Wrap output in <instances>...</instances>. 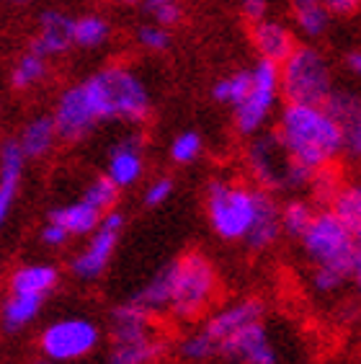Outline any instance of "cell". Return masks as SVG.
I'll list each match as a JSON object with an SVG mask.
<instances>
[{
	"instance_id": "6da1fadb",
	"label": "cell",
	"mask_w": 361,
	"mask_h": 364,
	"mask_svg": "<svg viewBox=\"0 0 361 364\" xmlns=\"http://www.w3.org/2000/svg\"><path fill=\"white\" fill-rule=\"evenodd\" d=\"M276 137L294 163L310 171L338 163L343 134L323 104H286L279 114Z\"/></svg>"
},
{
	"instance_id": "7a4b0ae2",
	"label": "cell",
	"mask_w": 361,
	"mask_h": 364,
	"mask_svg": "<svg viewBox=\"0 0 361 364\" xmlns=\"http://www.w3.org/2000/svg\"><path fill=\"white\" fill-rule=\"evenodd\" d=\"M98 122H124L142 127L153 114V96L134 68L124 63L106 65L80 83Z\"/></svg>"
},
{
	"instance_id": "3957f363",
	"label": "cell",
	"mask_w": 361,
	"mask_h": 364,
	"mask_svg": "<svg viewBox=\"0 0 361 364\" xmlns=\"http://www.w3.org/2000/svg\"><path fill=\"white\" fill-rule=\"evenodd\" d=\"M310 264L318 269H328L343 277L346 282H359L361 272V248L359 235L348 230L333 212L323 207L315 212L313 223L299 235Z\"/></svg>"
},
{
	"instance_id": "277c9868",
	"label": "cell",
	"mask_w": 361,
	"mask_h": 364,
	"mask_svg": "<svg viewBox=\"0 0 361 364\" xmlns=\"http://www.w3.org/2000/svg\"><path fill=\"white\" fill-rule=\"evenodd\" d=\"M264 194L266 189L261 186H248V183L230 181V178L209 181L204 204H207V220L217 238L230 240V243L245 240L258 218Z\"/></svg>"
},
{
	"instance_id": "5b68a950",
	"label": "cell",
	"mask_w": 361,
	"mask_h": 364,
	"mask_svg": "<svg viewBox=\"0 0 361 364\" xmlns=\"http://www.w3.org/2000/svg\"><path fill=\"white\" fill-rule=\"evenodd\" d=\"M166 269L168 284H171L168 313L178 321H196L199 316H204L220 284L215 264L204 253L188 251Z\"/></svg>"
},
{
	"instance_id": "8992f818",
	"label": "cell",
	"mask_w": 361,
	"mask_h": 364,
	"mask_svg": "<svg viewBox=\"0 0 361 364\" xmlns=\"http://www.w3.org/2000/svg\"><path fill=\"white\" fill-rule=\"evenodd\" d=\"M333 88V65L315 44H294L279 63V96L286 104H323Z\"/></svg>"
},
{
	"instance_id": "52a82bcc",
	"label": "cell",
	"mask_w": 361,
	"mask_h": 364,
	"mask_svg": "<svg viewBox=\"0 0 361 364\" xmlns=\"http://www.w3.org/2000/svg\"><path fill=\"white\" fill-rule=\"evenodd\" d=\"M248 145L245 161L253 173L256 186L266 191H286V189H305L310 181V168L294 163L286 150L279 142L276 132H256Z\"/></svg>"
},
{
	"instance_id": "ba28073f",
	"label": "cell",
	"mask_w": 361,
	"mask_h": 364,
	"mask_svg": "<svg viewBox=\"0 0 361 364\" xmlns=\"http://www.w3.org/2000/svg\"><path fill=\"white\" fill-rule=\"evenodd\" d=\"M279 104V65L258 57L250 68V88L240 104H235V129L243 137L261 132Z\"/></svg>"
},
{
	"instance_id": "9c48e42d",
	"label": "cell",
	"mask_w": 361,
	"mask_h": 364,
	"mask_svg": "<svg viewBox=\"0 0 361 364\" xmlns=\"http://www.w3.org/2000/svg\"><path fill=\"white\" fill-rule=\"evenodd\" d=\"M101 328L90 318H60L39 333V351L44 359L75 364L98 349Z\"/></svg>"
},
{
	"instance_id": "30bf717a",
	"label": "cell",
	"mask_w": 361,
	"mask_h": 364,
	"mask_svg": "<svg viewBox=\"0 0 361 364\" xmlns=\"http://www.w3.org/2000/svg\"><path fill=\"white\" fill-rule=\"evenodd\" d=\"M124 215L114 207V210L104 212L101 215V223L98 228L88 235V243L83 245V251L77 253L70 269L80 282H96L101 279L109 269L114 259V251H117L119 235L124 230Z\"/></svg>"
},
{
	"instance_id": "8fae6325",
	"label": "cell",
	"mask_w": 361,
	"mask_h": 364,
	"mask_svg": "<svg viewBox=\"0 0 361 364\" xmlns=\"http://www.w3.org/2000/svg\"><path fill=\"white\" fill-rule=\"evenodd\" d=\"M52 122H55L60 142H68V145H77V142L88 140L90 134L96 132V127L101 124L93 109H90L80 83L70 85L57 96L55 109H52Z\"/></svg>"
},
{
	"instance_id": "7c38bea8",
	"label": "cell",
	"mask_w": 361,
	"mask_h": 364,
	"mask_svg": "<svg viewBox=\"0 0 361 364\" xmlns=\"http://www.w3.org/2000/svg\"><path fill=\"white\" fill-rule=\"evenodd\" d=\"M217 357L235 364H276V349L269 338L264 321H253L235 333H230L225 341L217 343Z\"/></svg>"
},
{
	"instance_id": "4fadbf2b",
	"label": "cell",
	"mask_w": 361,
	"mask_h": 364,
	"mask_svg": "<svg viewBox=\"0 0 361 364\" xmlns=\"http://www.w3.org/2000/svg\"><path fill=\"white\" fill-rule=\"evenodd\" d=\"M106 178L117 189H129L145 176V137L139 132H132L122 137L117 145L109 150L106 161Z\"/></svg>"
},
{
	"instance_id": "5bb4252c",
	"label": "cell",
	"mask_w": 361,
	"mask_h": 364,
	"mask_svg": "<svg viewBox=\"0 0 361 364\" xmlns=\"http://www.w3.org/2000/svg\"><path fill=\"white\" fill-rule=\"evenodd\" d=\"M325 112L338 122L343 134V155L348 161H359L361 155V101L354 91L333 88L323 101Z\"/></svg>"
},
{
	"instance_id": "9a60e30c",
	"label": "cell",
	"mask_w": 361,
	"mask_h": 364,
	"mask_svg": "<svg viewBox=\"0 0 361 364\" xmlns=\"http://www.w3.org/2000/svg\"><path fill=\"white\" fill-rule=\"evenodd\" d=\"M72 23L75 18L60 8H47L39 14L36 34L31 36L28 49L42 57H63L72 49Z\"/></svg>"
},
{
	"instance_id": "2e32d148",
	"label": "cell",
	"mask_w": 361,
	"mask_h": 364,
	"mask_svg": "<svg viewBox=\"0 0 361 364\" xmlns=\"http://www.w3.org/2000/svg\"><path fill=\"white\" fill-rule=\"evenodd\" d=\"M23 168H26V158H23L16 137L3 140L0 145V230L14 212L16 196L21 189Z\"/></svg>"
},
{
	"instance_id": "e0dca14e",
	"label": "cell",
	"mask_w": 361,
	"mask_h": 364,
	"mask_svg": "<svg viewBox=\"0 0 361 364\" xmlns=\"http://www.w3.org/2000/svg\"><path fill=\"white\" fill-rule=\"evenodd\" d=\"M253 321H264V302L256 300V297H245V300H237L227 308L217 310L215 316L207 321L204 331L212 336V341L220 343L230 333H235L237 328H243Z\"/></svg>"
},
{
	"instance_id": "ac0fdd59",
	"label": "cell",
	"mask_w": 361,
	"mask_h": 364,
	"mask_svg": "<svg viewBox=\"0 0 361 364\" xmlns=\"http://www.w3.org/2000/svg\"><path fill=\"white\" fill-rule=\"evenodd\" d=\"M250 42L256 47L258 57L271 60V63H281L289 52L294 49L297 39L289 31V26H284L281 21H271V18H261L253 23L250 28Z\"/></svg>"
},
{
	"instance_id": "d6986e66",
	"label": "cell",
	"mask_w": 361,
	"mask_h": 364,
	"mask_svg": "<svg viewBox=\"0 0 361 364\" xmlns=\"http://www.w3.org/2000/svg\"><path fill=\"white\" fill-rule=\"evenodd\" d=\"M16 142H18L26 161H44L47 155H52V150L60 142L55 122H52V114H36V117H31L21 127Z\"/></svg>"
},
{
	"instance_id": "ffe728a7",
	"label": "cell",
	"mask_w": 361,
	"mask_h": 364,
	"mask_svg": "<svg viewBox=\"0 0 361 364\" xmlns=\"http://www.w3.org/2000/svg\"><path fill=\"white\" fill-rule=\"evenodd\" d=\"M57 284H60V269L55 264H23L8 279L11 292L34 294L42 300H47V294L55 292Z\"/></svg>"
},
{
	"instance_id": "44dd1931",
	"label": "cell",
	"mask_w": 361,
	"mask_h": 364,
	"mask_svg": "<svg viewBox=\"0 0 361 364\" xmlns=\"http://www.w3.org/2000/svg\"><path fill=\"white\" fill-rule=\"evenodd\" d=\"M153 318L147 310L134 305L132 300H126L124 305L112 310V343L122 341H139V338L155 336Z\"/></svg>"
},
{
	"instance_id": "7402d4cb",
	"label": "cell",
	"mask_w": 361,
	"mask_h": 364,
	"mask_svg": "<svg viewBox=\"0 0 361 364\" xmlns=\"http://www.w3.org/2000/svg\"><path fill=\"white\" fill-rule=\"evenodd\" d=\"M42 305H44L42 297L8 292V297L0 305V326H3L6 333H18V331L28 328L39 318Z\"/></svg>"
},
{
	"instance_id": "603a6c76",
	"label": "cell",
	"mask_w": 361,
	"mask_h": 364,
	"mask_svg": "<svg viewBox=\"0 0 361 364\" xmlns=\"http://www.w3.org/2000/svg\"><path fill=\"white\" fill-rule=\"evenodd\" d=\"M49 220L63 225L65 230L70 232V238H88L101 223V212L96 207H90L88 202H83V199H77V202L55 207L49 212Z\"/></svg>"
},
{
	"instance_id": "cb8c5ba5",
	"label": "cell",
	"mask_w": 361,
	"mask_h": 364,
	"mask_svg": "<svg viewBox=\"0 0 361 364\" xmlns=\"http://www.w3.org/2000/svg\"><path fill=\"white\" fill-rule=\"evenodd\" d=\"M168 343L155 333V336L139 338V341H122L112 343L106 364H158L166 354Z\"/></svg>"
},
{
	"instance_id": "d4e9b609",
	"label": "cell",
	"mask_w": 361,
	"mask_h": 364,
	"mask_svg": "<svg viewBox=\"0 0 361 364\" xmlns=\"http://www.w3.org/2000/svg\"><path fill=\"white\" fill-rule=\"evenodd\" d=\"M279 235H281V225H279V204L274 202L271 191H266L256 223H253V228H250V232L245 235L243 243L248 245L250 251H266V248H271V245L276 243Z\"/></svg>"
},
{
	"instance_id": "484cf974",
	"label": "cell",
	"mask_w": 361,
	"mask_h": 364,
	"mask_svg": "<svg viewBox=\"0 0 361 364\" xmlns=\"http://www.w3.org/2000/svg\"><path fill=\"white\" fill-rule=\"evenodd\" d=\"M292 16L299 34H305L307 39H320L333 18L328 14L325 0H292Z\"/></svg>"
},
{
	"instance_id": "4316f807",
	"label": "cell",
	"mask_w": 361,
	"mask_h": 364,
	"mask_svg": "<svg viewBox=\"0 0 361 364\" xmlns=\"http://www.w3.org/2000/svg\"><path fill=\"white\" fill-rule=\"evenodd\" d=\"M109 36H112V23L98 14H85L72 23V47L98 49L109 42Z\"/></svg>"
},
{
	"instance_id": "83f0119b",
	"label": "cell",
	"mask_w": 361,
	"mask_h": 364,
	"mask_svg": "<svg viewBox=\"0 0 361 364\" xmlns=\"http://www.w3.org/2000/svg\"><path fill=\"white\" fill-rule=\"evenodd\" d=\"M328 210L333 212L340 223L346 225L348 230L359 235L361 232V189L359 183H343L338 194L333 196V202L328 204Z\"/></svg>"
},
{
	"instance_id": "f1b7e54d",
	"label": "cell",
	"mask_w": 361,
	"mask_h": 364,
	"mask_svg": "<svg viewBox=\"0 0 361 364\" xmlns=\"http://www.w3.org/2000/svg\"><path fill=\"white\" fill-rule=\"evenodd\" d=\"M47 73H49L47 57L26 49V52L16 60L14 70H11V85H14L16 91H28V88H34V85L42 83L44 77H47Z\"/></svg>"
},
{
	"instance_id": "f546056e",
	"label": "cell",
	"mask_w": 361,
	"mask_h": 364,
	"mask_svg": "<svg viewBox=\"0 0 361 364\" xmlns=\"http://www.w3.org/2000/svg\"><path fill=\"white\" fill-rule=\"evenodd\" d=\"M315 204L307 199H289L284 207H279V225L281 232H286L289 238H299L307 230V225L315 218Z\"/></svg>"
},
{
	"instance_id": "4dcf8cb0",
	"label": "cell",
	"mask_w": 361,
	"mask_h": 364,
	"mask_svg": "<svg viewBox=\"0 0 361 364\" xmlns=\"http://www.w3.org/2000/svg\"><path fill=\"white\" fill-rule=\"evenodd\" d=\"M343 176H340L338 166L335 163H330V166H323V168L313 171V176H310V183H307V189H310V194H313V202L315 207H328V204L333 202V196L338 194V189L343 186Z\"/></svg>"
},
{
	"instance_id": "1f68e13d",
	"label": "cell",
	"mask_w": 361,
	"mask_h": 364,
	"mask_svg": "<svg viewBox=\"0 0 361 364\" xmlns=\"http://www.w3.org/2000/svg\"><path fill=\"white\" fill-rule=\"evenodd\" d=\"M250 88V70H235L230 75L220 77L215 85H212V98L217 104L225 106H235L245 98Z\"/></svg>"
},
{
	"instance_id": "d6a6232c",
	"label": "cell",
	"mask_w": 361,
	"mask_h": 364,
	"mask_svg": "<svg viewBox=\"0 0 361 364\" xmlns=\"http://www.w3.org/2000/svg\"><path fill=\"white\" fill-rule=\"evenodd\" d=\"M119 191L122 189H117L106 176H98V178H93V181L85 186V191H83V202H88L90 207H96L101 215L104 212H109V210H114L117 207V202H119Z\"/></svg>"
},
{
	"instance_id": "836d02e7",
	"label": "cell",
	"mask_w": 361,
	"mask_h": 364,
	"mask_svg": "<svg viewBox=\"0 0 361 364\" xmlns=\"http://www.w3.org/2000/svg\"><path fill=\"white\" fill-rule=\"evenodd\" d=\"M180 357L186 359V362L191 364H204L209 362L212 357H217V343L212 341V336H209L207 331H196V333H191V336H186L183 341H180L178 346Z\"/></svg>"
},
{
	"instance_id": "e575fe53",
	"label": "cell",
	"mask_w": 361,
	"mask_h": 364,
	"mask_svg": "<svg viewBox=\"0 0 361 364\" xmlns=\"http://www.w3.org/2000/svg\"><path fill=\"white\" fill-rule=\"evenodd\" d=\"M204 150L202 134L194 132V129H186L173 137L171 142V161L178 163V166H191V163L199 161V155Z\"/></svg>"
},
{
	"instance_id": "d590c367",
	"label": "cell",
	"mask_w": 361,
	"mask_h": 364,
	"mask_svg": "<svg viewBox=\"0 0 361 364\" xmlns=\"http://www.w3.org/2000/svg\"><path fill=\"white\" fill-rule=\"evenodd\" d=\"M145 3V11L153 16V21L158 26H176L180 21V0H142Z\"/></svg>"
},
{
	"instance_id": "8d00e7d4",
	"label": "cell",
	"mask_w": 361,
	"mask_h": 364,
	"mask_svg": "<svg viewBox=\"0 0 361 364\" xmlns=\"http://www.w3.org/2000/svg\"><path fill=\"white\" fill-rule=\"evenodd\" d=\"M137 42L147 52H168L171 49V31L166 26H158V23H145V26L137 28Z\"/></svg>"
},
{
	"instance_id": "74e56055",
	"label": "cell",
	"mask_w": 361,
	"mask_h": 364,
	"mask_svg": "<svg viewBox=\"0 0 361 364\" xmlns=\"http://www.w3.org/2000/svg\"><path fill=\"white\" fill-rule=\"evenodd\" d=\"M173 186L176 183L171 176H158V178L150 181V186L145 189V196H142L145 207H160L163 202H168L171 194H173Z\"/></svg>"
},
{
	"instance_id": "f35d334b",
	"label": "cell",
	"mask_w": 361,
	"mask_h": 364,
	"mask_svg": "<svg viewBox=\"0 0 361 364\" xmlns=\"http://www.w3.org/2000/svg\"><path fill=\"white\" fill-rule=\"evenodd\" d=\"M343 284H346V279H343V277H338L335 272H328V269H318V267H315V272H313V287L318 289V292L333 294V292H338Z\"/></svg>"
},
{
	"instance_id": "ab89813d",
	"label": "cell",
	"mask_w": 361,
	"mask_h": 364,
	"mask_svg": "<svg viewBox=\"0 0 361 364\" xmlns=\"http://www.w3.org/2000/svg\"><path fill=\"white\" fill-rule=\"evenodd\" d=\"M39 238H42V243L49 245V248H63V245L70 240V232L65 230L63 225L47 220V225H44L42 232H39Z\"/></svg>"
},
{
	"instance_id": "60d3db41",
	"label": "cell",
	"mask_w": 361,
	"mask_h": 364,
	"mask_svg": "<svg viewBox=\"0 0 361 364\" xmlns=\"http://www.w3.org/2000/svg\"><path fill=\"white\" fill-rule=\"evenodd\" d=\"M325 8L330 16H338V18H351V16L359 14L361 0H325Z\"/></svg>"
},
{
	"instance_id": "b9f144b4",
	"label": "cell",
	"mask_w": 361,
	"mask_h": 364,
	"mask_svg": "<svg viewBox=\"0 0 361 364\" xmlns=\"http://www.w3.org/2000/svg\"><path fill=\"white\" fill-rule=\"evenodd\" d=\"M240 11L248 18L250 23L266 18V11H269V0H240Z\"/></svg>"
},
{
	"instance_id": "7bdbcfd3",
	"label": "cell",
	"mask_w": 361,
	"mask_h": 364,
	"mask_svg": "<svg viewBox=\"0 0 361 364\" xmlns=\"http://www.w3.org/2000/svg\"><path fill=\"white\" fill-rule=\"evenodd\" d=\"M343 65H346V70L351 75H359L361 73V52L359 49H348L346 57H343Z\"/></svg>"
},
{
	"instance_id": "ee69618b",
	"label": "cell",
	"mask_w": 361,
	"mask_h": 364,
	"mask_svg": "<svg viewBox=\"0 0 361 364\" xmlns=\"http://www.w3.org/2000/svg\"><path fill=\"white\" fill-rule=\"evenodd\" d=\"M122 6H137V3H142V0H119Z\"/></svg>"
},
{
	"instance_id": "f6af8a7d",
	"label": "cell",
	"mask_w": 361,
	"mask_h": 364,
	"mask_svg": "<svg viewBox=\"0 0 361 364\" xmlns=\"http://www.w3.org/2000/svg\"><path fill=\"white\" fill-rule=\"evenodd\" d=\"M36 364H65V362H55V359H44V357H42Z\"/></svg>"
},
{
	"instance_id": "bcb514c9",
	"label": "cell",
	"mask_w": 361,
	"mask_h": 364,
	"mask_svg": "<svg viewBox=\"0 0 361 364\" xmlns=\"http://www.w3.org/2000/svg\"><path fill=\"white\" fill-rule=\"evenodd\" d=\"M11 3H28V0H11Z\"/></svg>"
}]
</instances>
